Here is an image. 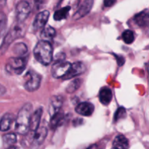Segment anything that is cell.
Masks as SVG:
<instances>
[{"instance_id":"obj_29","label":"cell","mask_w":149,"mask_h":149,"mask_svg":"<svg viewBox=\"0 0 149 149\" xmlns=\"http://www.w3.org/2000/svg\"><path fill=\"white\" fill-rule=\"evenodd\" d=\"M116 0H103V4L106 7H111L116 3Z\"/></svg>"},{"instance_id":"obj_2","label":"cell","mask_w":149,"mask_h":149,"mask_svg":"<svg viewBox=\"0 0 149 149\" xmlns=\"http://www.w3.org/2000/svg\"><path fill=\"white\" fill-rule=\"evenodd\" d=\"M52 47L48 41H39L33 49L35 58L44 65H49L52 62Z\"/></svg>"},{"instance_id":"obj_31","label":"cell","mask_w":149,"mask_h":149,"mask_svg":"<svg viewBox=\"0 0 149 149\" xmlns=\"http://www.w3.org/2000/svg\"><path fill=\"white\" fill-rule=\"evenodd\" d=\"M6 93V88L3 85H1L0 84V96L3 95L4 94H5Z\"/></svg>"},{"instance_id":"obj_9","label":"cell","mask_w":149,"mask_h":149,"mask_svg":"<svg viewBox=\"0 0 149 149\" xmlns=\"http://www.w3.org/2000/svg\"><path fill=\"white\" fill-rule=\"evenodd\" d=\"M93 3H94L93 0H84L79 7V8L74 13V16H73L74 19L79 20V19L87 15L91 10L93 6Z\"/></svg>"},{"instance_id":"obj_14","label":"cell","mask_w":149,"mask_h":149,"mask_svg":"<svg viewBox=\"0 0 149 149\" xmlns=\"http://www.w3.org/2000/svg\"><path fill=\"white\" fill-rule=\"evenodd\" d=\"M47 129L45 127H41L34 132L33 137V143L34 145L40 146L43 143L47 135Z\"/></svg>"},{"instance_id":"obj_30","label":"cell","mask_w":149,"mask_h":149,"mask_svg":"<svg viewBox=\"0 0 149 149\" xmlns=\"http://www.w3.org/2000/svg\"><path fill=\"white\" fill-rule=\"evenodd\" d=\"M65 58V55L64 53H59L55 56V61H64Z\"/></svg>"},{"instance_id":"obj_21","label":"cell","mask_w":149,"mask_h":149,"mask_svg":"<svg viewBox=\"0 0 149 149\" xmlns=\"http://www.w3.org/2000/svg\"><path fill=\"white\" fill-rule=\"evenodd\" d=\"M13 50L17 57H23L28 52V47L26 44L19 42L13 47Z\"/></svg>"},{"instance_id":"obj_32","label":"cell","mask_w":149,"mask_h":149,"mask_svg":"<svg viewBox=\"0 0 149 149\" xmlns=\"http://www.w3.org/2000/svg\"><path fill=\"white\" fill-rule=\"evenodd\" d=\"M33 1H35V2H37V3H39L42 1V0H33Z\"/></svg>"},{"instance_id":"obj_28","label":"cell","mask_w":149,"mask_h":149,"mask_svg":"<svg viewBox=\"0 0 149 149\" xmlns=\"http://www.w3.org/2000/svg\"><path fill=\"white\" fill-rule=\"evenodd\" d=\"M114 56L116 59V62H117L118 65H119V66H122V65H123L124 64H125V59L124 58V57L120 56V55H114Z\"/></svg>"},{"instance_id":"obj_19","label":"cell","mask_w":149,"mask_h":149,"mask_svg":"<svg viewBox=\"0 0 149 149\" xmlns=\"http://www.w3.org/2000/svg\"><path fill=\"white\" fill-rule=\"evenodd\" d=\"M128 146V140L122 135H117L113 143V147L116 149H127Z\"/></svg>"},{"instance_id":"obj_4","label":"cell","mask_w":149,"mask_h":149,"mask_svg":"<svg viewBox=\"0 0 149 149\" xmlns=\"http://www.w3.org/2000/svg\"><path fill=\"white\" fill-rule=\"evenodd\" d=\"M22 33H23V29L18 24L15 25L14 27L10 29V31L7 33V34L4 37V41H3L2 44L0 47V56L5 53L6 50L9 47V46L11 45L12 42L17 38L20 37L22 35Z\"/></svg>"},{"instance_id":"obj_15","label":"cell","mask_w":149,"mask_h":149,"mask_svg":"<svg viewBox=\"0 0 149 149\" xmlns=\"http://www.w3.org/2000/svg\"><path fill=\"white\" fill-rule=\"evenodd\" d=\"M135 23L141 28H146L149 26V13L147 10L141 12L135 15L134 17Z\"/></svg>"},{"instance_id":"obj_7","label":"cell","mask_w":149,"mask_h":149,"mask_svg":"<svg viewBox=\"0 0 149 149\" xmlns=\"http://www.w3.org/2000/svg\"><path fill=\"white\" fill-rule=\"evenodd\" d=\"M31 6L26 1H20L16 6V17L17 22H23L31 13Z\"/></svg>"},{"instance_id":"obj_13","label":"cell","mask_w":149,"mask_h":149,"mask_svg":"<svg viewBox=\"0 0 149 149\" xmlns=\"http://www.w3.org/2000/svg\"><path fill=\"white\" fill-rule=\"evenodd\" d=\"M63 98L61 96L55 95L52 96L49 100V112L51 116L55 114L57 112L60 111V109H61L63 106Z\"/></svg>"},{"instance_id":"obj_8","label":"cell","mask_w":149,"mask_h":149,"mask_svg":"<svg viewBox=\"0 0 149 149\" xmlns=\"http://www.w3.org/2000/svg\"><path fill=\"white\" fill-rule=\"evenodd\" d=\"M86 67L84 64L81 62H77L71 64L68 69V72L65 76L63 77V79L68 80L77 77V76L81 75L85 71Z\"/></svg>"},{"instance_id":"obj_33","label":"cell","mask_w":149,"mask_h":149,"mask_svg":"<svg viewBox=\"0 0 149 149\" xmlns=\"http://www.w3.org/2000/svg\"><path fill=\"white\" fill-rule=\"evenodd\" d=\"M111 149H116V148H113H113H112Z\"/></svg>"},{"instance_id":"obj_18","label":"cell","mask_w":149,"mask_h":149,"mask_svg":"<svg viewBox=\"0 0 149 149\" xmlns=\"http://www.w3.org/2000/svg\"><path fill=\"white\" fill-rule=\"evenodd\" d=\"M64 120V114L63 112L58 111L51 116L50 122H49V127L52 130L56 129L57 127L61 125Z\"/></svg>"},{"instance_id":"obj_10","label":"cell","mask_w":149,"mask_h":149,"mask_svg":"<svg viewBox=\"0 0 149 149\" xmlns=\"http://www.w3.org/2000/svg\"><path fill=\"white\" fill-rule=\"evenodd\" d=\"M49 17V13L47 10H44L38 13L33 23V27L35 30L43 29L46 25Z\"/></svg>"},{"instance_id":"obj_26","label":"cell","mask_w":149,"mask_h":149,"mask_svg":"<svg viewBox=\"0 0 149 149\" xmlns=\"http://www.w3.org/2000/svg\"><path fill=\"white\" fill-rule=\"evenodd\" d=\"M127 112L124 107H120L117 109L116 113H114V121L118 122L119 119H122L126 117Z\"/></svg>"},{"instance_id":"obj_12","label":"cell","mask_w":149,"mask_h":149,"mask_svg":"<svg viewBox=\"0 0 149 149\" xmlns=\"http://www.w3.org/2000/svg\"><path fill=\"white\" fill-rule=\"evenodd\" d=\"M43 110L42 108H39L36 109L33 114L31 116L30 123H29V130L34 132L39 128V123H40L41 118H42Z\"/></svg>"},{"instance_id":"obj_20","label":"cell","mask_w":149,"mask_h":149,"mask_svg":"<svg viewBox=\"0 0 149 149\" xmlns=\"http://www.w3.org/2000/svg\"><path fill=\"white\" fill-rule=\"evenodd\" d=\"M55 35H56V31H55V29L51 26L44 27L41 32V38L42 39V40L48 41V42L50 39H53Z\"/></svg>"},{"instance_id":"obj_16","label":"cell","mask_w":149,"mask_h":149,"mask_svg":"<svg viewBox=\"0 0 149 149\" xmlns=\"http://www.w3.org/2000/svg\"><path fill=\"white\" fill-rule=\"evenodd\" d=\"M113 98V94L112 92L109 87H103L101 90H100L99 93V100H100V103L104 106H107Z\"/></svg>"},{"instance_id":"obj_22","label":"cell","mask_w":149,"mask_h":149,"mask_svg":"<svg viewBox=\"0 0 149 149\" xmlns=\"http://www.w3.org/2000/svg\"><path fill=\"white\" fill-rule=\"evenodd\" d=\"M70 10H71V7L67 6V7H63V8H61L60 9V10H57V11L54 13L53 15L55 20L59 21V20H63V19L66 18Z\"/></svg>"},{"instance_id":"obj_17","label":"cell","mask_w":149,"mask_h":149,"mask_svg":"<svg viewBox=\"0 0 149 149\" xmlns=\"http://www.w3.org/2000/svg\"><path fill=\"white\" fill-rule=\"evenodd\" d=\"M13 119H14L13 114L10 113H5L0 120V130L2 132H5V131L10 130Z\"/></svg>"},{"instance_id":"obj_23","label":"cell","mask_w":149,"mask_h":149,"mask_svg":"<svg viewBox=\"0 0 149 149\" xmlns=\"http://www.w3.org/2000/svg\"><path fill=\"white\" fill-rule=\"evenodd\" d=\"M82 84V80L81 79H75L74 80L71 81L67 86L65 91L68 93H73L77 91Z\"/></svg>"},{"instance_id":"obj_5","label":"cell","mask_w":149,"mask_h":149,"mask_svg":"<svg viewBox=\"0 0 149 149\" xmlns=\"http://www.w3.org/2000/svg\"><path fill=\"white\" fill-rule=\"evenodd\" d=\"M41 84V77L35 71H29L25 76L24 87L27 91L34 92L39 88Z\"/></svg>"},{"instance_id":"obj_27","label":"cell","mask_w":149,"mask_h":149,"mask_svg":"<svg viewBox=\"0 0 149 149\" xmlns=\"http://www.w3.org/2000/svg\"><path fill=\"white\" fill-rule=\"evenodd\" d=\"M7 17L3 13H0V36L2 35L7 27Z\"/></svg>"},{"instance_id":"obj_1","label":"cell","mask_w":149,"mask_h":149,"mask_svg":"<svg viewBox=\"0 0 149 149\" xmlns=\"http://www.w3.org/2000/svg\"><path fill=\"white\" fill-rule=\"evenodd\" d=\"M32 105L25 104L17 113L15 121V131L20 135H26L29 131V123L31 116Z\"/></svg>"},{"instance_id":"obj_25","label":"cell","mask_w":149,"mask_h":149,"mask_svg":"<svg viewBox=\"0 0 149 149\" xmlns=\"http://www.w3.org/2000/svg\"><path fill=\"white\" fill-rule=\"evenodd\" d=\"M122 39L127 45H130L134 42V33L131 30H126L122 33Z\"/></svg>"},{"instance_id":"obj_11","label":"cell","mask_w":149,"mask_h":149,"mask_svg":"<svg viewBox=\"0 0 149 149\" xmlns=\"http://www.w3.org/2000/svg\"><path fill=\"white\" fill-rule=\"evenodd\" d=\"M95 107L93 104L89 102H82L79 103L76 107V112L81 116H90L94 112Z\"/></svg>"},{"instance_id":"obj_24","label":"cell","mask_w":149,"mask_h":149,"mask_svg":"<svg viewBox=\"0 0 149 149\" xmlns=\"http://www.w3.org/2000/svg\"><path fill=\"white\" fill-rule=\"evenodd\" d=\"M2 139L4 145L8 146H11L17 142V137L14 133L6 134L3 136Z\"/></svg>"},{"instance_id":"obj_3","label":"cell","mask_w":149,"mask_h":149,"mask_svg":"<svg viewBox=\"0 0 149 149\" xmlns=\"http://www.w3.org/2000/svg\"><path fill=\"white\" fill-rule=\"evenodd\" d=\"M26 61L23 57H13L9 58L6 63V71L10 74L20 75L25 70Z\"/></svg>"},{"instance_id":"obj_6","label":"cell","mask_w":149,"mask_h":149,"mask_svg":"<svg viewBox=\"0 0 149 149\" xmlns=\"http://www.w3.org/2000/svg\"><path fill=\"white\" fill-rule=\"evenodd\" d=\"M71 64L67 61H55L51 69V73L54 78H63L66 74Z\"/></svg>"}]
</instances>
